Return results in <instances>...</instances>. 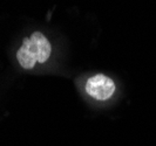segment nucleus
Masks as SVG:
<instances>
[{
  "mask_svg": "<svg viewBox=\"0 0 156 146\" xmlns=\"http://www.w3.org/2000/svg\"><path fill=\"white\" fill-rule=\"evenodd\" d=\"M52 53L48 39L40 32H34L30 38H25L23 46L16 52V60L23 69H32L37 63H45Z\"/></svg>",
  "mask_w": 156,
  "mask_h": 146,
  "instance_id": "nucleus-1",
  "label": "nucleus"
},
{
  "mask_svg": "<svg viewBox=\"0 0 156 146\" xmlns=\"http://www.w3.org/2000/svg\"><path fill=\"white\" fill-rule=\"evenodd\" d=\"M86 92L98 100H106L115 92V83L110 77L103 74H96L88 78L85 85Z\"/></svg>",
  "mask_w": 156,
  "mask_h": 146,
  "instance_id": "nucleus-2",
  "label": "nucleus"
}]
</instances>
